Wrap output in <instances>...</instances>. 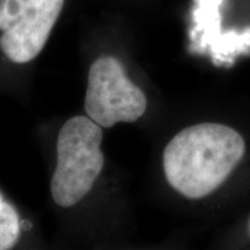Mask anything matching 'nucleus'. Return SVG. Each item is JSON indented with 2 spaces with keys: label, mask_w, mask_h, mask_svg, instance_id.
Returning a JSON list of instances; mask_svg holds the SVG:
<instances>
[{
  "label": "nucleus",
  "mask_w": 250,
  "mask_h": 250,
  "mask_svg": "<svg viewBox=\"0 0 250 250\" xmlns=\"http://www.w3.org/2000/svg\"><path fill=\"white\" fill-rule=\"evenodd\" d=\"M249 232H250V221H249Z\"/></svg>",
  "instance_id": "obj_6"
},
{
  "label": "nucleus",
  "mask_w": 250,
  "mask_h": 250,
  "mask_svg": "<svg viewBox=\"0 0 250 250\" xmlns=\"http://www.w3.org/2000/svg\"><path fill=\"white\" fill-rule=\"evenodd\" d=\"M147 99L126 77L123 64L111 56L96 59L89 68L85 110L102 127L133 123L145 114Z\"/></svg>",
  "instance_id": "obj_3"
},
{
  "label": "nucleus",
  "mask_w": 250,
  "mask_h": 250,
  "mask_svg": "<svg viewBox=\"0 0 250 250\" xmlns=\"http://www.w3.org/2000/svg\"><path fill=\"white\" fill-rule=\"evenodd\" d=\"M103 132L86 116H74L62 126L57 139V166L51 179V196L62 208L78 204L101 174L104 156Z\"/></svg>",
  "instance_id": "obj_2"
},
{
  "label": "nucleus",
  "mask_w": 250,
  "mask_h": 250,
  "mask_svg": "<svg viewBox=\"0 0 250 250\" xmlns=\"http://www.w3.org/2000/svg\"><path fill=\"white\" fill-rule=\"evenodd\" d=\"M64 0H0V49L17 64L36 58L48 42Z\"/></svg>",
  "instance_id": "obj_4"
},
{
  "label": "nucleus",
  "mask_w": 250,
  "mask_h": 250,
  "mask_svg": "<svg viewBox=\"0 0 250 250\" xmlns=\"http://www.w3.org/2000/svg\"><path fill=\"white\" fill-rule=\"evenodd\" d=\"M21 223L15 208L0 195V250H8L20 237Z\"/></svg>",
  "instance_id": "obj_5"
},
{
  "label": "nucleus",
  "mask_w": 250,
  "mask_h": 250,
  "mask_svg": "<svg viewBox=\"0 0 250 250\" xmlns=\"http://www.w3.org/2000/svg\"><path fill=\"white\" fill-rule=\"evenodd\" d=\"M245 152V140L232 127L218 123L191 125L166 146V179L187 198H203L226 181Z\"/></svg>",
  "instance_id": "obj_1"
}]
</instances>
